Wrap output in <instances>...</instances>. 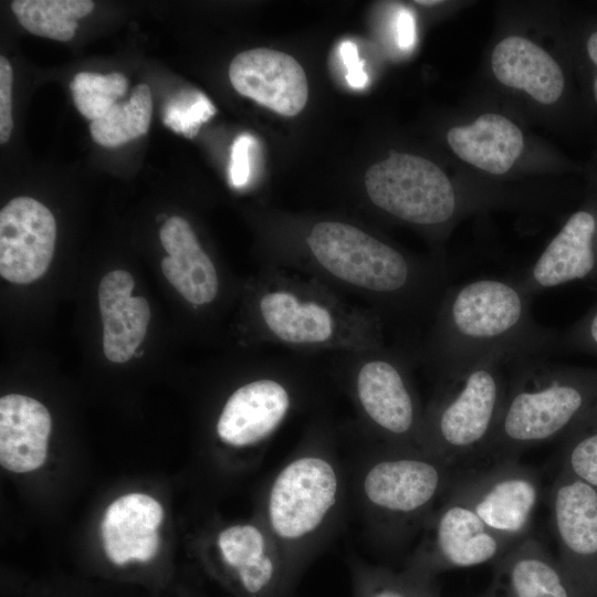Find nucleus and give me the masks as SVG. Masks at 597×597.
<instances>
[{
  "instance_id": "obj_26",
  "label": "nucleus",
  "mask_w": 597,
  "mask_h": 597,
  "mask_svg": "<svg viewBox=\"0 0 597 597\" xmlns=\"http://www.w3.org/2000/svg\"><path fill=\"white\" fill-rule=\"evenodd\" d=\"M565 471L597 488V432L573 443L567 451Z\"/></svg>"
},
{
  "instance_id": "obj_3",
  "label": "nucleus",
  "mask_w": 597,
  "mask_h": 597,
  "mask_svg": "<svg viewBox=\"0 0 597 597\" xmlns=\"http://www.w3.org/2000/svg\"><path fill=\"white\" fill-rule=\"evenodd\" d=\"M249 329L258 343L303 356L383 346L385 325L371 310L306 275L269 266L252 283Z\"/></svg>"
},
{
  "instance_id": "obj_27",
  "label": "nucleus",
  "mask_w": 597,
  "mask_h": 597,
  "mask_svg": "<svg viewBox=\"0 0 597 597\" xmlns=\"http://www.w3.org/2000/svg\"><path fill=\"white\" fill-rule=\"evenodd\" d=\"M213 113L214 108L209 101L202 97L189 107L171 106L167 109L164 121L175 130L184 132L190 136L192 135L191 129H197L198 124L206 121Z\"/></svg>"
},
{
  "instance_id": "obj_13",
  "label": "nucleus",
  "mask_w": 597,
  "mask_h": 597,
  "mask_svg": "<svg viewBox=\"0 0 597 597\" xmlns=\"http://www.w3.org/2000/svg\"><path fill=\"white\" fill-rule=\"evenodd\" d=\"M228 74L239 94L282 116L297 115L307 103L306 74L287 53L268 48L243 51L232 59Z\"/></svg>"
},
{
  "instance_id": "obj_23",
  "label": "nucleus",
  "mask_w": 597,
  "mask_h": 597,
  "mask_svg": "<svg viewBox=\"0 0 597 597\" xmlns=\"http://www.w3.org/2000/svg\"><path fill=\"white\" fill-rule=\"evenodd\" d=\"M12 12L20 24L32 34L57 41L71 40L77 20L90 14L94 2L90 0H15Z\"/></svg>"
},
{
  "instance_id": "obj_10",
  "label": "nucleus",
  "mask_w": 597,
  "mask_h": 597,
  "mask_svg": "<svg viewBox=\"0 0 597 597\" xmlns=\"http://www.w3.org/2000/svg\"><path fill=\"white\" fill-rule=\"evenodd\" d=\"M447 494L467 504L496 534L517 543L528 535L541 479L519 459L504 460L458 470Z\"/></svg>"
},
{
  "instance_id": "obj_30",
  "label": "nucleus",
  "mask_w": 597,
  "mask_h": 597,
  "mask_svg": "<svg viewBox=\"0 0 597 597\" xmlns=\"http://www.w3.org/2000/svg\"><path fill=\"white\" fill-rule=\"evenodd\" d=\"M341 54L347 69L346 78L349 85L353 87L365 86L367 75L363 69V62L358 57L357 46L350 41H345L342 43Z\"/></svg>"
},
{
  "instance_id": "obj_29",
  "label": "nucleus",
  "mask_w": 597,
  "mask_h": 597,
  "mask_svg": "<svg viewBox=\"0 0 597 597\" xmlns=\"http://www.w3.org/2000/svg\"><path fill=\"white\" fill-rule=\"evenodd\" d=\"M251 139L247 135L239 136L233 146L231 155L230 176L232 184L241 187L247 184L250 175L249 146Z\"/></svg>"
},
{
  "instance_id": "obj_11",
  "label": "nucleus",
  "mask_w": 597,
  "mask_h": 597,
  "mask_svg": "<svg viewBox=\"0 0 597 597\" xmlns=\"http://www.w3.org/2000/svg\"><path fill=\"white\" fill-rule=\"evenodd\" d=\"M412 556L417 569L470 567L496 561L515 543L496 534L463 502L446 494Z\"/></svg>"
},
{
  "instance_id": "obj_2",
  "label": "nucleus",
  "mask_w": 597,
  "mask_h": 597,
  "mask_svg": "<svg viewBox=\"0 0 597 597\" xmlns=\"http://www.w3.org/2000/svg\"><path fill=\"white\" fill-rule=\"evenodd\" d=\"M517 279L481 277L449 285L416 349L433 384L480 362L547 357L557 343L537 323Z\"/></svg>"
},
{
  "instance_id": "obj_12",
  "label": "nucleus",
  "mask_w": 597,
  "mask_h": 597,
  "mask_svg": "<svg viewBox=\"0 0 597 597\" xmlns=\"http://www.w3.org/2000/svg\"><path fill=\"white\" fill-rule=\"evenodd\" d=\"M56 223L48 207L30 197H17L0 211V274L14 284H29L49 269Z\"/></svg>"
},
{
  "instance_id": "obj_22",
  "label": "nucleus",
  "mask_w": 597,
  "mask_h": 597,
  "mask_svg": "<svg viewBox=\"0 0 597 597\" xmlns=\"http://www.w3.org/2000/svg\"><path fill=\"white\" fill-rule=\"evenodd\" d=\"M495 562L492 597H569L548 552L534 536H525Z\"/></svg>"
},
{
  "instance_id": "obj_18",
  "label": "nucleus",
  "mask_w": 597,
  "mask_h": 597,
  "mask_svg": "<svg viewBox=\"0 0 597 597\" xmlns=\"http://www.w3.org/2000/svg\"><path fill=\"white\" fill-rule=\"evenodd\" d=\"M51 415L34 398L10 394L0 399V463L14 473L39 469L48 454Z\"/></svg>"
},
{
  "instance_id": "obj_20",
  "label": "nucleus",
  "mask_w": 597,
  "mask_h": 597,
  "mask_svg": "<svg viewBox=\"0 0 597 597\" xmlns=\"http://www.w3.org/2000/svg\"><path fill=\"white\" fill-rule=\"evenodd\" d=\"M554 532L565 558L597 555V491L564 471L549 492Z\"/></svg>"
},
{
  "instance_id": "obj_25",
  "label": "nucleus",
  "mask_w": 597,
  "mask_h": 597,
  "mask_svg": "<svg viewBox=\"0 0 597 597\" xmlns=\"http://www.w3.org/2000/svg\"><path fill=\"white\" fill-rule=\"evenodd\" d=\"M127 86L125 75L117 72H80L70 83L76 108L91 122L103 117L126 93Z\"/></svg>"
},
{
  "instance_id": "obj_33",
  "label": "nucleus",
  "mask_w": 597,
  "mask_h": 597,
  "mask_svg": "<svg viewBox=\"0 0 597 597\" xmlns=\"http://www.w3.org/2000/svg\"><path fill=\"white\" fill-rule=\"evenodd\" d=\"M580 336L585 335L588 343L597 348V311L591 315L590 320L585 326V331L577 333Z\"/></svg>"
},
{
  "instance_id": "obj_6",
  "label": "nucleus",
  "mask_w": 597,
  "mask_h": 597,
  "mask_svg": "<svg viewBox=\"0 0 597 597\" xmlns=\"http://www.w3.org/2000/svg\"><path fill=\"white\" fill-rule=\"evenodd\" d=\"M458 469L416 448L373 442L355 476L363 513L379 542L397 547L422 531Z\"/></svg>"
},
{
  "instance_id": "obj_19",
  "label": "nucleus",
  "mask_w": 597,
  "mask_h": 597,
  "mask_svg": "<svg viewBox=\"0 0 597 597\" xmlns=\"http://www.w3.org/2000/svg\"><path fill=\"white\" fill-rule=\"evenodd\" d=\"M491 66L501 84L523 90L538 103L553 104L564 91L558 63L526 38L512 35L501 40L492 52Z\"/></svg>"
},
{
  "instance_id": "obj_8",
  "label": "nucleus",
  "mask_w": 597,
  "mask_h": 597,
  "mask_svg": "<svg viewBox=\"0 0 597 597\" xmlns=\"http://www.w3.org/2000/svg\"><path fill=\"white\" fill-rule=\"evenodd\" d=\"M313 358L293 353L270 356L256 375L227 397L216 422L218 439L233 449L271 441L312 397L320 379Z\"/></svg>"
},
{
  "instance_id": "obj_17",
  "label": "nucleus",
  "mask_w": 597,
  "mask_h": 597,
  "mask_svg": "<svg viewBox=\"0 0 597 597\" xmlns=\"http://www.w3.org/2000/svg\"><path fill=\"white\" fill-rule=\"evenodd\" d=\"M133 275L114 270L98 285V306L103 321V350L113 363L128 362L144 341L150 320L149 304L132 296Z\"/></svg>"
},
{
  "instance_id": "obj_15",
  "label": "nucleus",
  "mask_w": 597,
  "mask_h": 597,
  "mask_svg": "<svg viewBox=\"0 0 597 597\" xmlns=\"http://www.w3.org/2000/svg\"><path fill=\"white\" fill-rule=\"evenodd\" d=\"M213 546L223 568L252 597H261L271 590L286 568L275 542L260 520L222 527L214 536Z\"/></svg>"
},
{
  "instance_id": "obj_35",
  "label": "nucleus",
  "mask_w": 597,
  "mask_h": 597,
  "mask_svg": "<svg viewBox=\"0 0 597 597\" xmlns=\"http://www.w3.org/2000/svg\"><path fill=\"white\" fill-rule=\"evenodd\" d=\"M415 2L417 4L427 6V7H432V6L442 3V1H440V0H417Z\"/></svg>"
},
{
  "instance_id": "obj_31",
  "label": "nucleus",
  "mask_w": 597,
  "mask_h": 597,
  "mask_svg": "<svg viewBox=\"0 0 597 597\" xmlns=\"http://www.w3.org/2000/svg\"><path fill=\"white\" fill-rule=\"evenodd\" d=\"M397 42L401 49H409L415 42V20L408 10L399 12L397 18Z\"/></svg>"
},
{
  "instance_id": "obj_21",
  "label": "nucleus",
  "mask_w": 597,
  "mask_h": 597,
  "mask_svg": "<svg viewBox=\"0 0 597 597\" xmlns=\"http://www.w3.org/2000/svg\"><path fill=\"white\" fill-rule=\"evenodd\" d=\"M447 142L460 159L493 175L509 171L524 146L521 129L494 113L482 114L469 125L452 127Z\"/></svg>"
},
{
  "instance_id": "obj_14",
  "label": "nucleus",
  "mask_w": 597,
  "mask_h": 597,
  "mask_svg": "<svg viewBox=\"0 0 597 597\" xmlns=\"http://www.w3.org/2000/svg\"><path fill=\"white\" fill-rule=\"evenodd\" d=\"M596 230L597 221L591 212L573 213L532 266L517 279L525 293L533 298L593 274L597 266Z\"/></svg>"
},
{
  "instance_id": "obj_34",
  "label": "nucleus",
  "mask_w": 597,
  "mask_h": 597,
  "mask_svg": "<svg viewBox=\"0 0 597 597\" xmlns=\"http://www.w3.org/2000/svg\"><path fill=\"white\" fill-rule=\"evenodd\" d=\"M587 52L590 60L597 66V31L594 32L587 41ZM594 97L597 104V76L594 81Z\"/></svg>"
},
{
  "instance_id": "obj_5",
  "label": "nucleus",
  "mask_w": 597,
  "mask_h": 597,
  "mask_svg": "<svg viewBox=\"0 0 597 597\" xmlns=\"http://www.w3.org/2000/svg\"><path fill=\"white\" fill-rule=\"evenodd\" d=\"M326 362V373L350 399L366 437L420 449L425 406L412 376L415 348L385 344L329 354Z\"/></svg>"
},
{
  "instance_id": "obj_4",
  "label": "nucleus",
  "mask_w": 597,
  "mask_h": 597,
  "mask_svg": "<svg viewBox=\"0 0 597 597\" xmlns=\"http://www.w3.org/2000/svg\"><path fill=\"white\" fill-rule=\"evenodd\" d=\"M333 441L328 422H314L264 492L259 520L286 567L320 548L341 514L345 478Z\"/></svg>"
},
{
  "instance_id": "obj_7",
  "label": "nucleus",
  "mask_w": 597,
  "mask_h": 597,
  "mask_svg": "<svg viewBox=\"0 0 597 597\" xmlns=\"http://www.w3.org/2000/svg\"><path fill=\"white\" fill-rule=\"evenodd\" d=\"M507 387L509 363L495 358L434 383L420 449L458 470L471 468L494 433Z\"/></svg>"
},
{
  "instance_id": "obj_32",
  "label": "nucleus",
  "mask_w": 597,
  "mask_h": 597,
  "mask_svg": "<svg viewBox=\"0 0 597 597\" xmlns=\"http://www.w3.org/2000/svg\"><path fill=\"white\" fill-rule=\"evenodd\" d=\"M378 582L380 585H376L368 597H417L408 589L398 586L395 580L384 578Z\"/></svg>"
},
{
  "instance_id": "obj_9",
  "label": "nucleus",
  "mask_w": 597,
  "mask_h": 597,
  "mask_svg": "<svg viewBox=\"0 0 597 597\" xmlns=\"http://www.w3.org/2000/svg\"><path fill=\"white\" fill-rule=\"evenodd\" d=\"M364 186L375 208L412 226H446L458 210L450 179L434 163L417 155L389 150L387 159L368 168Z\"/></svg>"
},
{
  "instance_id": "obj_1",
  "label": "nucleus",
  "mask_w": 597,
  "mask_h": 597,
  "mask_svg": "<svg viewBox=\"0 0 597 597\" xmlns=\"http://www.w3.org/2000/svg\"><path fill=\"white\" fill-rule=\"evenodd\" d=\"M270 266L312 277L375 312L385 327H427L446 292L448 270L419 260L343 220L311 223L301 239L270 249Z\"/></svg>"
},
{
  "instance_id": "obj_16",
  "label": "nucleus",
  "mask_w": 597,
  "mask_h": 597,
  "mask_svg": "<svg viewBox=\"0 0 597 597\" xmlns=\"http://www.w3.org/2000/svg\"><path fill=\"white\" fill-rule=\"evenodd\" d=\"M159 237L168 253L161 270L170 284L195 308L213 304L220 294L219 271L190 223L182 217H170Z\"/></svg>"
},
{
  "instance_id": "obj_24",
  "label": "nucleus",
  "mask_w": 597,
  "mask_h": 597,
  "mask_svg": "<svg viewBox=\"0 0 597 597\" xmlns=\"http://www.w3.org/2000/svg\"><path fill=\"white\" fill-rule=\"evenodd\" d=\"M153 113L147 84L136 85L125 103H116L103 117L92 121L93 140L104 147H117L148 132Z\"/></svg>"
},
{
  "instance_id": "obj_28",
  "label": "nucleus",
  "mask_w": 597,
  "mask_h": 597,
  "mask_svg": "<svg viewBox=\"0 0 597 597\" xmlns=\"http://www.w3.org/2000/svg\"><path fill=\"white\" fill-rule=\"evenodd\" d=\"M12 83L13 72L7 57H0V143L9 140L12 128Z\"/></svg>"
}]
</instances>
